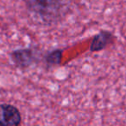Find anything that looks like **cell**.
<instances>
[{
    "instance_id": "obj_1",
    "label": "cell",
    "mask_w": 126,
    "mask_h": 126,
    "mask_svg": "<svg viewBox=\"0 0 126 126\" xmlns=\"http://www.w3.org/2000/svg\"><path fill=\"white\" fill-rule=\"evenodd\" d=\"M26 6L42 21H55L67 8L70 0H24Z\"/></svg>"
},
{
    "instance_id": "obj_2",
    "label": "cell",
    "mask_w": 126,
    "mask_h": 126,
    "mask_svg": "<svg viewBox=\"0 0 126 126\" xmlns=\"http://www.w3.org/2000/svg\"><path fill=\"white\" fill-rule=\"evenodd\" d=\"M20 111L14 105H0V126H16L21 124Z\"/></svg>"
},
{
    "instance_id": "obj_5",
    "label": "cell",
    "mask_w": 126,
    "mask_h": 126,
    "mask_svg": "<svg viewBox=\"0 0 126 126\" xmlns=\"http://www.w3.org/2000/svg\"><path fill=\"white\" fill-rule=\"evenodd\" d=\"M61 54H62V51L60 49L53 51L46 56V61L49 65H57L61 60Z\"/></svg>"
},
{
    "instance_id": "obj_3",
    "label": "cell",
    "mask_w": 126,
    "mask_h": 126,
    "mask_svg": "<svg viewBox=\"0 0 126 126\" xmlns=\"http://www.w3.org/2000/svg\"><path fill=\"white\" fill-rule=\"evenodd\" d=\"M112 38H113V35L111 33L105 30H102L93 37V42L90 46V50L92 52H96V51H100L105 48L106 46L112 42Z\"/></svg>"
},
{
    "instance_id": "obj_4",
    "label": "cell",
    "mask_w": 126,
    "mask_h": 126,
    "mask_svg": "<svg viewBox=\"0 0 126 126\" xmlns=\"http://www.w3.org/2000/svg\"><path fill=\"white\" fill-rule=\"evenodd\" d=\"M12 61L20 67L30 66L34 61L33 52L31 49H19L11 54Z\"/></svg>"
}]
</instances>
